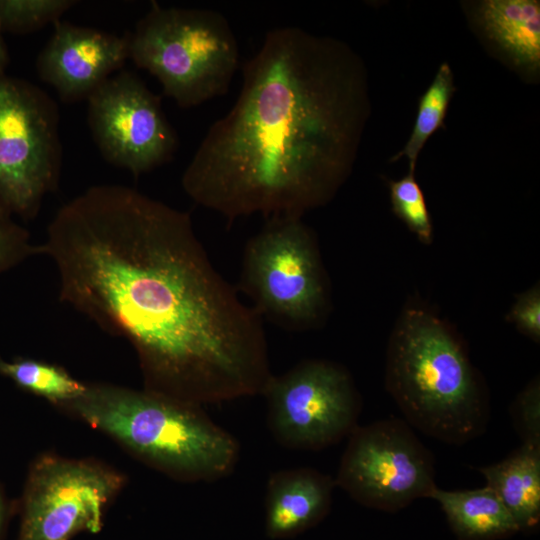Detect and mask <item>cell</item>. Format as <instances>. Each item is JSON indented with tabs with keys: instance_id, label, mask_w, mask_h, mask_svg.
Returning <instances> with one entry per match:
<instances>
[{
	"instance_id": "cell-1",
	"label": "cell",
	"mask_w": 540,
	"mask_h": 540,
	"mask_svg": "<svg viewBox=\"0 0 540 540\" xmlns=\"http://www.w3.org/2000/svg\"><path fill=\"white\" fill-rule=\"evenodd\" d=\"M60 300L127 339L144 389L203 406L261 395L263 320L219 273L190 215L134 188L97 185L51 220Z\"/></svg>"
},
{
	"instance_id": "cell-2",
	"label": "cell",
	"mask_w": 540,
	"mask_h": 540,
	"mask_svg": "<svg viewBox=\"0 0 540 540\" xmlns=\"http://www.w3.org/2000/svg\"><path fill=\"white\" fill-rule=\"evenodd\" d=\"M369 110L366 70L350 46L298 27L272 29L244 64L235 104L208 129L182 187L229 221L302 217L351 173Z\"/></svg>"
},
{
	"instance_id": "cell-3",
	"label": "cell",
	"mask_w": 540,
	"mask_h": 540,
	"mask_svg": "<svg viewBox=\"0 0 540 540\" xmlns=\"http://www.w3.org/2000/svg\"><path fill=\"white\" fill-rule=\"evenodd\" d=\"M66 410L149 467L180 482H215L240 459L238 440L202 406L146 389L86 383Z\"/></svg>"
},
{
	"instance_id": "cell-4",
	"label": "cell",
	"mask_w": 540,
	"mask_h": 540,
	"mask_svg": "<svg viewBox=\"0 0 540 540\" xmlns=\"http://www.w3.org/2000/svg\"><path fill=\"white\" fill-rule=\"evenodd\" d=\"M386 386L409 425L462 445L481 435L488 399L459 342L423 310L402 316L389 344Z\"/></svg>"
},
{
	"instance_id": "cell-5",
	"label": "cell",
	"mask_w": 540,
	"mask_h": 540,
	"mask_svg": "<svg viewBox=\"0 0 540 540\" xmlns=\"http://www.w3.org/2000/svg\"><path fill=\"white\" fill-rule=\"evenodd\" d=\"M129 59L152 74L179 107L192 108L227 93L239 48L221 13L152 2L129 33Z\"/></svg>"
},
{
	"instance_id": "cell-6",
	"label": "cell",
	"mask_w": 540,
	"mask_h": 540,
	"mask_svg": "<svg viewBox=\"0 0 540 540\" xmlns=\"http://www.w3.org/2000/svg\"><path fill=\"white\" fill-rule=\"evenodd\" d=\"M262 320L291 332L316 328L328 292L312 230L299 216H274L245 244L238 285Z\"/></svg>"
},
{
	"instance_id": "cell-7",
	"label": "cell",
	"mask_w": 540,
	"mask_h": 540,
	"mask_svg": "<svg viewBox=\"0 0 540 540\" xmlns=\"http://www.w3.org/2000/svg\"><path fill=\"white\" fill-rule=\"evenodd\" d=\"M59 116L41 88L0 75V200L24 220L34 219L44 197L58 188Z\"/></svg>"
},
{
	"instance_id": "cell-8",
	"label": "cell",
	"mask_w": 540,
	"mask_h": 540,
	"mask_svg": "<svg viewBox=\"0 0 540 540\" xmlns=\"http://www.w3.org/2000/svg\"><path fill=\"white\" fill-rule=\"evenodd\" d=\"M261 395L269 431L286 449L321 450L358 426L361 401L352 378L330 361L307 359L273 374Z\"/></svg>"
},
{
	"instance_id": "cell-9",
	"label": "cell",
	"mask_w": 540,
	"mask_h": 540,
	"mask_svg": "<svg viewBox=\"0 0 540 540\" xmlns=\"http://www.w3.org/2000/svg\"><path fill=\"white\" fill-rule=\"evenodd\" d=\"M124 482L121 472L92 459L38 456L22 495L18 540H70L81 531L99 532Z\"/></svg>"
},
{
	"instance_id": "cell-10",
	"label": "cell",
	"mask_w": 540,
	"mask_h": 540,
	"mask_svg": "<svg viewBox=\"0 0 540 540\" xmlns=\"http://www.w3.org/2000/svg\"><path fill=\"white\" fill-rule=\"evenodd\" d=\"M348 437L334 480L359 504L394 512L437 487L432 454L403 420L357 426Z\"/></svg>"
},
{
	"instance_id": "cell-11",
	"label": "cell",
	"mask_w": 540,
	"mask_h": 540,
	"mask_svg": "<svg viewBox=\"0 0 540 540\" xmlns=\"http://www.w3.org/2000/svg\"><path fill=\"white\" fill-rule=\"evenodd\" d=\"M87 102L92 137L110 164L138 177L173 158L177 134L160 98L135 73L112 75Z\"/></svg>"
},
{
	"instance_id": "cell-12",
	"label": "cell",
	"mask_w": 540,
	"mask_h": 540,
	"mask_svg": "<svg viewBox=\"0 0 540 540\" xmlns=\"http://www.w3.org/2000/svg\"><path fill=\"white\" fill-rule=\"evenodd\" d=\"M53 27L36 70L66 103L87 100L129 59V34L118 36L61 19Z\"/></svg>"
},
{
	"instance_id": "cell-13",
	"label": "cell",
	"mask_w": 540,
	"mask_h": 540,
	"mask_svg": "<svg viewBox=\"0 0 540 540\" xmlns=\"http://www.w3.org/2000/svg\"><path fill=\"white\" fill-rule=\"evenodd\" d=\"M471 26L507 66L529 81L540 73V2L483 0L467 5Z\"/></svg>"
},
{
	"instance_id": "cell-14",
	"label": "cell",
	"mask_w": 540,
	"mask_h": 540,
	"mask_svg": "<svg viewBox=\"0 0 540 540\" xmlns=\"http://www.w3.org/2000/svg\"><path fill=\"white\" fill-rule=\"evenodd\" d=\"M335 480L299 467L269 475L265 492V534L272 540L294 538L319 524L329 513Z\"/></svg>"
},
{
	"instance_id": "cell-15",
	"label": "cell",
	"mask_w": 540,
	"mask_h": 540,
	"mask_svg": "<svg viewBox=\"0 0 540 540\" xmlns=\"http://www.w3.org/2000/svg\"><path fill=\"white\" fill-rule=\"evenodd\" d=\"M486 486L499 498L519 531L540 521V446L523 444L504 460L480 468Z\"/></svg>"
},
{
	"instance_id": "cell-16",
	"label": "cell",
	"mask_w": 540,
	"mask_h": 540,
	"mask_svg": "<svg viewBox=\"0 0 540 540\" xmlns=\"http://www.w3.org/2000/svg\"><path fill=\"white\" fill-rule=\"evenodd\" d=\"M429 498L438 502L459 540H498L519 532L508 510L487 486L463 491L436 487Z\"/></svg>"
},
{
	"instance_id": "cell-17",
	"label": "cell",
	"mask_w": 540,
	"mask_h": 540,
	"mask_svg": "<svg viewBox=\"0 0 540 540\" xmlns=\"http://www.w3.org/2000/svg\"><path fill=\"white\" fill-rule=\"evenodd\" d=\"M0 375L60 408L80 397L86 388V383L63 367L31 358L6 360L0 356Z\"/></svg>"
},
{
	"instance_id": "cell-18",
	"label": "cell",
	"mask_w": 540,
	"mask_h": 540,
	"mask_svg": "<svg viewBox=\"0 0 540 540\" xmlns=\"http://www.w3.org/2000/svg\"><path fill=\"white\" fill-rule=\"evenodd\" d=\"M455 91L453 71L448 62H443L419 99L415 123L408 141L390 158V162L406 157L409 161V172L415 173L418 156L429 138L443 126Z\"/></svg>"
},
{
	"instance_id": "cell-19",
	"label": "cell",
	"mask_w": 540,
	"mask_h": 540,
	"mask_svg": "<svg viewBox=\"0 0 540 540\" xmlns=\"http://www.w3.org/2000/svg\"><path fill=\"white\" fill-rule=\"evenodd\" d=\"M76 3L74 0H0V30L15 34L35 32L60 20Z\"/></svg>"
},
{
	"instance_id": "cell-20",
	"label": "cell",
	"mask_w": 540,
	"mask_h": 540,
	"mask_svg": "<svg viewBox=\"0 0 540 540\" xmlns=\"http://www.w3.org/2000/svg\"><path fill=\"white\" fill-rule=\"evenodd\" d=\"M409 172L401 179L389 181L393 212L424 243L432 240V223L421 187Z\"/></svg>"
},
{
	"instance_id": "cell-21",
	"label": "cell",
	"mask_w": 540,
	"mask_h": 540,
	"mask_svg": "<svg viewBox=\"0 0 540 540\" xmlns=\"http://www.w3.org/2000/svg\"><path fill=\"white\" fill-rule=\"evenodd\" d=\"M44 253L43 244L31 242L29 232L14 221L12 212L0 200V275L24 260Z\"/></svg>"
},
{
	"instance_id": "cell-22",
	"label": "cell",
	"mask_w": 540,
	"mask_h": 540,
	"mask_svg": "<svg viewBox=\"0 0 540 540\" xmlns=\"http://www.w3.org/2000/svg\"><path fill=\"white\" fill-rule=\"evenodd\" d=\"M511 416L523 444L540 446V389L531 382L516 398Z\"/></svg>"
},
{
	"instance_id": "cell-23",
	"label": "cell",
	"mask_w": 540,
	"mask_h": 540,
	"mask_svg": "<svg viewBox=\"0 0 540 540\" xmlns=\"http://www.w3.org/2000/svg\"><path fill=\"white\" fill-rule=\"evenodd\" d=\"M507 317L523 334L539 342L540 295L538 287L520 295Z\"/></svg>"
},
{
	"instance_id": "cell-24",
	"label": "cell",
	"mask_w": 540,
	"mask_h": 540,
	"mask_svg": "<svg viewBox=\"0 0 540 540\" xmlns=\"http://www.w3.org/2000/svg\"><path fill=\"white\" fill-rule=\"evenodd\" d=\"M2 31L0 30V75L5 74V68L8 64V50L5 44V41L2 36Z\"/></svg>"
},
{
	"instance_id": "cell-25",
	"label": "cell",
	"mask_w": 540,
	"mask_h": 540,
	"mask_svg": "<svg viewBox=\"0 0 540 540\" xmlns=\"http://www.w3.org/2000/svg\"><path fill=\"white\" fill-rule=\"evenodd\" d=\"M6 515H7V504H6L3 492L0 488V535L4 527Z\"/></svg>"
}]
</instances>
